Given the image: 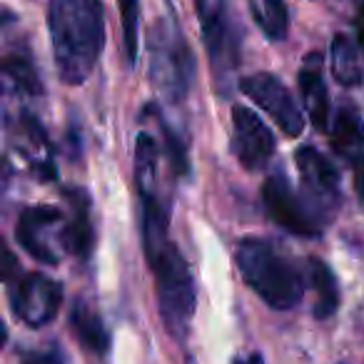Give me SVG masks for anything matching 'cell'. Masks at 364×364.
<instances>
[{
  "instance_id": "d6986e66",
  "label": "cell",
  "mask_w": 364,
  "mask_h": 364,
  "mask_svg": "<svg viewBox=\"0 0 364 364\" xmlns=\"http://www.w3.org/2000/svg\"><path fill=\"white\" fill-rule=\"evenodd\" d=\"M135 165H137V188L142 193H155V172H157V145L150 135L142 132L135 145Z\"/></svg>"
},
{
  "instance_id": "5b68a950",
  "label": "cell",
  "mask_w": 364,
  "mask_h": 364,
  "mask_svg": "<svg viewBox=\"0 0 364 364\" xmlns=\"http://www.w3.org/2000/svg\"><path fill=\"white\" fill-rule=\"evenodd\" d=\"M198 16L213 73L225 82L240 60V33L232 26L230 0H198Z\"/></svg>"
},
{
  "instance_id": "9a60e30c",
  "label": "cell",
  "mask_w": 364,
  "mask_h": 364,
  "mask_svg": "<svg viewBox=\"0 0 364 364\" xmlns=\"http://www.w3.org/2000/svg\"><path fill=\"white\" fill-rule=\"evenodd\" d=\"M70 327L75 332L77 342L85 349L95 354H105L110 347V334H107L105 324H102L100 314L90 309L85 302H75L70 309Z\"/></svg>"
},
{
  "instance_id": "ac0fdd59",
  "label": "cell",
  "mask_w": 364,
  "mask_h": 364,
  "mask_svg": "<svg viewBox=\"0 0 364 364\" xmlns=\"http://www.w3.org/2000/svg\"><path fill=\"white\" fill-rule=\"evenodd\" d=\"M250 13H252L257 28L269 41H284L289 31V13L284 0H250Z\"/></svg>"
},
{
  "instance_id": "44dd1931",
  "label": "cell",
  "mask_w": 364,
  "mask_h": 364,
  "mask_svg": "<svg viewBox=\"0 0 364 364\" xmlns=\"http://www.w3.org/2000/svg\"><path fill=\"white\" fill-rule=\"evenodd\" d=\"M122 16V33H125V55L127 63L135 65L137 60V23H140V0H117Z\"/></svg>"
},
{
  "instance_id": "2e32d148",
  "label": "cell",
  "mask_w": 364,
  "mask_h": 364,
  "mask_svg": "<svg viewBox=\"0 0 364 364\" xmlns=\"http://www.w3.org/2000/svg\"><path fill=\"white\" fill-rule=\"evenodd\" d=\"M332 75L339 85L344 87H354L362 82L364 73H362V60H359V48L344 33H337L332 41Z\"/></svg>"
},
{
  "instance_id": "4fadbf2b",
  "label": "cell",
  "mask_w": 364,
  "mask_h": 364,
  "mask_svg": "<svg viewBox=\"0 0 364 364\" xmlns=\"http://www.w3.org/2000/svg\"><path fill=\"white\" fill-rule=\"evenodd\" d=\"M68 200L73 205V215L68 220V235H65V247L68 252H73L75 257L87 259L92 252V225H90V205L87 198L77 190H68Z\"/></svg>"
},
{
  "instance_id": "277c9868",
  "label": "cell",
  "mask_w": 364,
  "mask_h": 364,
  "mask_svg": "<svg viewBox=\"0 0 364 364\" xmlns=\"http://www.w3.org/2000/svg\"><path fill=\"white\" fill-rule=\"evenodd\" d=\"M150 80L167 102H180L195 77V58L180 26L170 16L157 18L147 33Z\"/></svg>"
},
{
  "instance_id": "3957f363",
  "label": "cell",
  "mask_w": 364,
  "mask_h": 364,
  "mask_svg": "<svg viewBox=\"0 0 364 364\" xmlns=\"http://www.w3.org/2000/svg\"><path fill=\"white\" fill-rule=\"evenodd\" d=\"M235 262L247 287L272 309H292L304 294V282L294 264L267 240L247 237L235 250Z\"/></svg>"
},
{
  "instance_id": "5bb4252c",
  "label": "cell",
  "mask_w": 364,
  "mask_h": 364,
  "mask_svg": "<svg viewBox=\"0 0 364 364\" xmlns=\"http://www.w3.org/2000/svg\"><path fill=\"white\" fill-rule=\"evenodd\" d=\"M332 147L344 160L352 162V165L364 160V127H362L359 115L352 107H342V110H337V115H334Z\"/></svg>"
},
{
  "instance_id": "7402d4cb",
  "label": "cell",
  "mask_w": 364,
  "mask_h": 364,
  "mask_svg": "<svg viewBox=\"0 0 364 364\" xmlns=\"http://www.w3.org/2000/svg\"><path fill=\"white\" fill-rule=\"evenodd\" d=\"M23 364H63V357L58 349H48V352H31L23 357Z\"/></svg>"
},
{
  "instance_id": "ba28073f",
  "label": "cell",
  "mask_w": 364,
  "mask_h": 364,
  "mask_svg": "<svg viewBox=\"0 0 364 364\" xmlns=\"http://www.w3.org/2000/svg\"><path fill=\"white\" fill-rule=\"evenodd\" d=\"M240 90L259 105V110H264L274 122L279 125V130L289 137H299L304 130V117L302 110L297 107L294 97L289 95V90L284 87L282 80H277L269 73H255L250 77L240 80Z\"/></svg>"
},
{
  "instance_id": "cb8c5ba5",
  "label": "cell",
  "mask_w": 364,
  "mask_h": 364,
  "mask_svg": "<svg viewBox=\"0 0 364 364\" xmlns=\"http://www.w3.org/2000/svg\"><path fill=\"white\" fill-rule=\"evenodd\" d=\"M235 364H264V362H262V357H259V354H250L247 359H237Z\"/></svg>"
},
{
  "instance_id": "30bf717a",
  "label": "cell",
  "mask_w": 364,
  "mask_h": 364,
  "mask_svg": "<svg viewBox=\"0 0 364 364\" xmlns=\"http://www.w3.org/2000/svg\"><path fill=\"white\" fill-rule=\"evenodd\" d=\"M274 135L264 120L245 105L232 107V152L250 172L262 170L274 155Z\"/></svg>"
},
{
  "instance_id": "e0dca14e",
  "label": "cell",
  "mask_w": 364,
  "mask_h": 364,
  "mask_svg": "<svg viewBox=\"0 0 364 364\" xmlns=\"http://www.w3.org/2000/svg\"><path fill=\"white\" fill-rule=\"evenodd\" d=\"M309 282L317 294L314 302V317L317 319H329L339 307V284L334 272L322 262V259L312 257L309 259Z\"/></svg>"
},
{
  "instance_id": "9c48e42d",
  "label": "cell",
  "mask_w": 364,
  "mask_h": 364,
  "mask_svg": "<svg viewBox=\"0 0 364 364\" xmlns=\"http://www.w3.org/2000/svg\"><path fill=\"white\" fill-rule=\"evenodd\" d=\"M63 302V287L60 282L46 277L41 272H31L21 277L13 287L11 304L18 319L28 327H43L53 322Z\"/></svg>"
},
{
  "instance_id": "8992f818",
  "label": "cell",
  "mask_w": 364,
  "mask_h": 364,
  "mask_svg": "<svg viewBox=\"0 0 364 364\" xmlns=\"http://www.w3.org/2000/svg\"><path fill=\"white\" fill-rule=\"evenodd\" d=\"M68 220L58 208L50 205H36L28 208L18 218L16 237L18 245L31 257L41 259L46 264H55L60 259V250H65Z\"/></svg>"
},
{
  "instance_id": "52a82bcc",
  "label": "cell",
  "mask_w": 364,
  "mask_h": 364,
  "mask_svg": "<svg viewBox=\"0 0 364 364\" xmlns=\"http://www.w3.org/2000/svg\"><path fill=\"white\" fill-rule=\"evenodd\" d=\"M262 203L267 215L287 232L297 235V237H319L324 230L322 215L314 213V208L302 200L294 188L287 182L284 175H272L264 180L262 185Z\"/></svg>"
},
{
  "instance_id": "7c38bea8",
  "label": "cell",
  "mask_w": 364,
  "mask_h": 364,
  "mask_svg": "<svg viewBox=\"0 0 364 364\" xmlns=\"http://www.w3.org/2000/svg\"><path fill=\"white\" fill-rule=\"evenodd\" d=\"M297 167L304 177V185L312 193V198H319L324 203H337L339 198V175L334 165L317 152L314 147H299L297 150Z\"/></svg>"
},
{
  "instance_id": "ffe728a7",
  "label": "cell",
  "mask_w": 364,
  "mask_h": 364,
  "mask_svg": "<svg viewBox=\"0 0 364 364\" xmlns=\"http://www.w3.org/2000/svg\"><path fill=\"white\" fill-rule=\"evenodd\" d=\"M3 70H6V75L16 82L18 90L31 92V95H38V92H41V80H38V73L28 55H21V53L8 55L6 60H3Z\"/></svg>"
},
{
  "instance_id": "603a6c76",
  "label": "cell",
  "mask_w": 364,
  "mask_h": 364,
  "mask_svg": "<svg viewBox=\"0 0 364 364\" xmlns=\"http://www.w3.org/2000/svg\"><path fill=\"white\" fill-rule=\"evenodd\" d=\"M354 190H357L359 200H362V205H364V160H359L357 165H354Z\"/></svg>"
},
{
  "instance_id": "6da1fadb",
  "label": "cell",
  "mask_w": 364,
  "mask_h": 364,
  "mask_svg": "<svg viewBox=\"0 0 364 364\" xmlns=\"http://www.w3.org/2000/svg\"><path fill=\"white\" fill-rule=\"evenodd\" d=\"M142 198V250L155 274L157 309L165 329L175 339H185L195 314V279L188 262L167 235V213L155 193Z\"/></svg>"
},
{
  "instance_id": "8fae6325",
  "label": "cell",
  "mask_w": 364,
  "mask_h": 364,
  "mask_svg": "<svg viewBox=\"0 0 364 364\" xmlns=\"http://www.w3.org/2000/svg\"><path fill=\"white\" fill-rule=\"evenodd\" d=\"M297 85L302 92L304 110H307L309 120L314 122V127L324 130L329 120V92L324 85V70H322V55L309 53L304 58V65L297 73Z\"/></svg>"
},
{
  "instance_id": "7a4b0ae2",
  "label": "cell",
  "mask_w": 364,
  "mask_h": 364,
  "mask_svg": "<svg viewBox=\"0 0 364 364\" xmlns=\"http://www.w3.org/2000/svg\"><path fill=\"white\" fill-rule=\"evenodd\" d=\"M53 55L58 75L80 85L92 75L105 48V11L100 0H48Z\"/></svg>"
}]
</instances>
